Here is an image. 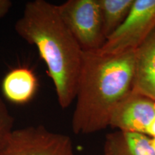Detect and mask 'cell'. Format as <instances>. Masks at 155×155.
<instances>
[{"label":"cell","instance_id":"11","mask_svg":"<svg viewBox=\"0 0 155 155\" xmlns=\"http://www.w3.org/2000/svg\"><path fill=\"white\" fill-rule=\"evenodd\" d=\"M14 118L9 112L5 102L0 98V150L14 131Z\"/></svg>","mask_w":155,"mask_h":155},{"label":"cell","instance_id":"13","mask_svg":"<svg viewBox=\"0 0 155 155\" xmlns=\"http://www.w3.org/2000/svg\"><path fill=\"white\" fill-rule=\"evenodd\" d=\"M146 135L148 136L150 138H154L155 137V117L151 121L150 125L148 126L147 129Z\"/></svg>","mask_w":155,"mask_h":155},{"label":"cell","instance_id":"2","mask_svg":"<svg viewBox=\"0 0 155 155\" xmlns=\"http://www.w3.org/2000/svg\"><path fill=\"white\" fill-rule=\"evenodd\" d=\"M15 30L38 49L53 81L58 104L63 109L68 108L76 97L84 51L62 20L57 5L45 0L28 2Z\"/></svg>","mask_w":155,"mask_h":155},{"label":"cell","instance_id":"7","mask_svg":"<svg viewBox=\"0 0 155 155\" xmlns=\"http://www.w3.org/2000/svg\"><path fill=\"white\" fill-rule=\"evenodd\" d=\"M133 89L155 101V30L135 50Z\"/></svg>","mask_w":155,"mask_h":155},{"label":"cell","instance_id":"9","mask_svg":"<svg viewBox=\"0 0 155 155\" xmlns=\"http://www.w3.org/2000/svg\"><path fill=\"white\" fill-rule=\"evenodd\" d=\"M104 155H155L151 138L144 134L116 130L106 135Z\"/></svg>","mask_w":155,"mask_h":155},{"label":"cell","instance_id":"4","mask_svg":"<svg viewBox=\"0 0 155 155\" xmlns=\"http://www.w3.org/2000/svg\"><path fill=\"white\" fill-rule=\"evenodd\" d=\"M154 30L155 0H134L124 22L96 50L104 54L136 50Z\"/></svg>","mask_w":155,"mask_h":155},{"label":"cell","instance_id":"5","mask_svg":"<svg viewBox=\"0 0 155 155\" xmlns=\"http://www.w3.org/2000/svg\"><path fill=\"white\" fill-rule=\"evenodd\" d=\"M0 155L75 154L71 137L38 125L14 129Z\"/></svg>","mask_w":155,"mask_h":155},{"label":"cell","instance_id":"6","mask_svg":"<svg viewBox=\"0 0 155 155\" xmlns=\"http://www.w3.org/2000/svg\"><path fill=\"white\" fill-rule=\"evenodd\" d=\"M155 117V101L133 89L111 114L109 127L119 131L146 134Z\"/></svg>","mask_w":155,"mask_h":155},{"label":"cell","instance_id":"1","mask_svg":"<svg viewBox=\"0 0 155 155\" xmlns=\"http://www.w3.org/2000/svg\"><path fill=\"white\" fill-rule=\"evenodd\" d=\"M134 65L135 50L83 53L71 122L73 132L89 134L109 127L114 110L133 90Z\"/></svg>","mask_w":155,"mask_h":155},{"label":"cell","instance_id":"10","mask_svg":"<svg viewBox=\"0 0 155 155\" xmlns=\"http://www.w3.org/2000/svg\"><path fill=\"white\" fill-rule=\"evenodd\" d=\"M134 0H98L106 40L124 22Z\"/></svg>","mask_w":155,"mask_h":155},{"label":"cell","instance_id":"14","mask_svg":"<svg viewBox=\"0 0 155 155\" xmlns=\"http://www.w3.org/2000/svg\"><path fill=\"white\" fill-rule=\"evenodd\" d=\"M151 141H152V144L153 148H154L155 150V137H154V138H151Z\"/></svg>","mask_w":155,"mask_h":155},{"label":"cell","instance_id":"12","mask_svg":"<svg viewBox=\"0 0 155 155\" xmlns=\"http://www.w3.org/2000/svg\"><path fill=\"white\" fill-rule=\"evenodd\" d=\"M12 5V3L11 1L0 0V19L5 17L9 12Z\"/></svg>","mask_w":155,"mask_h":155},{"label":"cell","instance_id":"3","mask_svg":"<svg viewBox=\"0 0 155 155\" xmlns=\"http://www.w3.org/2000/svg\"><path fill=\"white\" fill-rule=\"evenodd\" d=\"M57 7L62 20L83 51L102 47L106 38L98 0H68Z\"/></svg>","mask_w":155,"mask_h":155},{"label":"cell","instance_id":"8","mask_svg":"<svg viewBox=\"0 0 155 155\" xmlns=\"http://www.w3.org/2000/svg\"><path fill=\"white\" fill-rule=\"evenodd\" d=\"M38 88L35 74L28 67L11 70L4 77L2 91L6 99L15 104H25L34 98Z\"/></svg>","mask_w":155,"mask_h":155}]
</instances>
